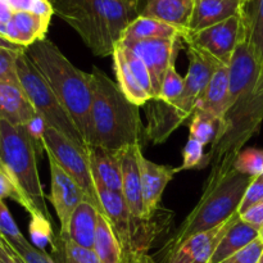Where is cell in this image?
Listing matches in <instances>:
<instances>
[{"label":"cell","instance_id":"21","mask_svg":"<svg viewBox=\"0 0 263 263\" xmlns=\"http://www.w3.org/2000/svg\"><path fill=\"white\" fill-rule=\"evenodd\" d=\"M195 0H144L140 15L154 18L179 28L182 36L189 28Z\"/></svg>","mask_w":263,"mask_h":263},{"label":"cell","instance_id":"4","mask_svg":"<svg viewBox=\"0 0 263 263\" xmlns=\"http://www.w3.org/2000/svg\"><path fill=\"white\" fill-rule=\"evenodd\" d=\"M91 145L121 151L145 139L140 110L98 67L91 71Z\"/></svg>","mask_w":263,"mask_h":263},{"label":"cell","instance_id":"53","mask_svg":"<svg viewBox=\"0 0 263 263\" xmlns=\"http://www.w3.org/2000/svg\"><path fill=\"white\" fill-rule=\"evenodd\" d=\"M252 0H241V3H243V7L244 5H247V4H249V3H251Z\"/></svg>","mask_w":263,"mask_h":263},{"label":"cell","instance_id":"27","mask_svg":"<svg viewBox=\"0 0 263 263\" xmlns=\"http://www.w3.org/2000/svg\"><path fill=\"white\" fill-rule=\"evenodd\" d=\"M94 252L100 263H126L123 249L107 216H98Z\"/></svg>","mask_w":263,"mask_h":263},{"label":"cell","instance_id":"33","mask_svg":"<svg viewBox=\"0 0 263 263\" xmlns=\"http://www.w3.org/2000/svg\"><path fill=\"white\" fill-rule=\"evenodd\" d=\"M210 166V157L204 153V145L193 136H189L182 151V163L177 167L179 172L185 170H200Z\"/></svg>","mask_w":263,"mask_h":263},{"label":"cell","instance_id":"8","mask_svg":"<svg viewBox=\"0 0 263 263\" xmlns=\"http://www.w3.org/2000/svg\"><path fill=\"white\" fill-rule=\"evenodd\" d=\"M44 151L53 156L59 166L79 185L85 195V199L91 203L100 213H103L98 187L92 175L91 164L86 148L77 145L61 133L46 126L43 140Z\"/></svg>","mask_w":263,"mask_h":263},{"label":"cell","instance_id":"12","mask_svg":"<svg viewBox=\"0 0 263 263\" xmlns=\"http://www.w3.org/2000/svg\"><path fill=\"white\" fill-rule=\"evenodd\" d=\"M181 39H154V40L126 41L121 40L123 46L135 53L148 67L153 84L154 99H158L162 82L172 64H175Z\"/></svg>","mask_w":263,"mask_h":263},{"label":"cell","instance_id":"28","mask_svg":"<svg viewBox=\"0 0 263 263\" xmlns=\"http://www.w3.org/2000/svg\"><path fill=\"white\" fill-rule=\"evenodd\" d=\"M113 66H115L116 77H117V85L121 89L122 94L130 100L133 104L138 107H143L149 100H152L151 95L140 86L138 80L131 72L127 62H126L125 55H123L121 48L117 45L115 46L113 50Z\"/></svg>","mask_w":263,"mask_h":263},{"label":"cell","instance_id":"47","mask_svg":"<svg viewBox=\"0 0 263 263\" xmlns=\"http://www.w3.org/2000/svg\"><path fill=\"white\" fill-rule=\"evenodd\" d=\"M0 238H2V236H0ZM3 241H4V240H3ZM4 244H5V247H7L8 254L4 257V258L0 259V263H23L22 259H21L20 257H18L17 254H15V252L13 251V249L10 248V247L8 246V244L5 243V241H4Z\"/></svg>","mask_w":263,"mask_h":263},{"label":"cell","instance_id":"2","mask_svg":"<svg viewBox=\"0 0 263 263\" xmlns=\"http://www.w3.org/2000/svg\"><path fill=\"white\" fill-rule=\"evenodd\" d=\"M25 53L74 121L86 145H91V72L87 73L73 66L46 37L26 48Z\"/></svg>","mask_w":263,"mask_h":263},{"label":"cell","instance_id":"19","mask_svg":"<svg viewBox=\"0 0 263 263\" xmlns=\"http://www.w3.org/2000/svg\"><path fill=\"white\" fill-rule=\"evenodd\" d=\"M37 115L21 84L0 81V120L25 126Z\"/></svg>","mask_w":263,"mask_h":263},{"label":"cell","instance_id":"13","mask_svg":"<svg viewBox=\"0 0 263 263\" xmlns=\"http://www.w3.org/2000/svg\"><path fill=\"white\" fill-rule=\"evenodd\" d=\"M238 216L236 213L217 228L185 239L179 247L163 254L161 263H210L218 243Z\"/></svg>","mask_w":263,"mask_h":263},{"label":"cell","instance_id":"30","mask_svg":"<svg viewBox=\"0 0 263 263\" xmlns=\"http://www.w3.org/2000/svg\"><path fill=\"white\" fill-rule=\"evenodd\" d=\"M53 252L58 263H100L94 249L77 246L63 235L57 236V247Z\"/></svg>","mask_w":263,"mask_h":263},{"label":"cell","instance_id":"22","mask_svg":"<svg viewBox=\"0 0 263 263\" xmlns=\"http://www.w3.org/2000/svg\"><path fill=\"white\" fill-rule=\"evenodd\" d=\"M241 13V0H195L187 31L203 30Z\"/></svg>","mask_w":263,"mask_h":263},{"label":"cell","instance_id":"29","mask_svg":"<svg viewBox=\"0 0 263 263\" xmlns=\"http://www.w3.org/2000/svg\"><path fill=\"white\" fill-rule=\"evenodd\" d=\"M247 40L253 48L257 58L263 63V0H252L243 7Z\"/></svg>","mask_w":263,"mask_h":263},{"label":"cell","instance_id":"36","mask_svg":"<svg viewBox=\"0 0 263 263\" xmlns=\"http://www.w3.org/2000/svg\"><path fill=\"white\" fill-rule=\"evenodd\" d=\"M185 87V77L180 76L179 72L176 71L175 64H172L164 76L163 82H162L161 91H159V100H163L164 103H174L175 100L181 97Z\"/></svg>","mask_w":263,"mask_h":263},{"label":"cell","instance_id":"42","mask_svg":"<svg viewBox=\"0 0 263 263\" xmlns=\"http://www.w3.org/2000/svg\"><path fill=\"white\" fill-rule=\"evenodd\" d=\"M259 203H263V175L253 177L248 189H247L246 194H244L238 213L241 215L246 211H248L249 208L259 204Z\"/></svg>","mask_w":263,"mask_h":263},{"label":"cell","instance_id":"35","mask_svg":"<svg viewBox=\"0 0 263 263\" xmlns=\"http://www.w3.org/2000/svg\"><path fill=\"white\" fill-rule=\"evenodd\" d=\"M118 46H120L121 50H122L123 55H125V58H126V62H127L131 72H133V74L135 76V79L138 80V82L140 84V86L143 87V89L145 90L149 95H151L152 99H154L153 84H152V77H151V73H149V71H148V67H146L145 63H144V62L141 61V59L139 58L135 53H133L130 49L126 48V46H123L121 43H118Z\"/></svg>","mask_w":263,"mask_h":263},{"label":"cell","instance_id":"48","mask_svg":"<svg viewBox=\"0 0 263 263\" xmlns=\"http://www.w3.org/2000/svg\"><path fill=\"white\" fill-rule=\"evenodd\" d=\"M0 46H2V48L10 49V50H15V51H25L26 50L25 48H22V46L12 43V41L8 40L7 37H4V36H2V35H0Z\"/></svg>","mask_w":263,"mask_h":263},{"label":"cell","instance_id":"49","mask_svg":"<svg viewBox=\"0 0 263 263\" xmlns=\"http://www.w3.org/2000/svg\"><path fill=\"white\" fill-rule=\"evenodd\" d=\"M254 92H256V94H263V63L261 64V71H259V77L258 81H257Z\"/></svg>","mask_w":263,"mask_h":263},{"label":"cell","instance_id":"46","mask_svg":"<svg viewBox=\"0 0 263 263\" xmlns=\"http://www.w3.org/2000/svg\"><path fill=\"white\" fill-rule=\"evenodd\" d=\"M126 263H157V261L148 252H141V253L134 254L130 259L126 261Z\"/></svg>","mask_w":263,"mask_h":263},{"label":"cell","instance_id":"11","mask_svg":"<svg viewBox=\"0 0 263 263\" xmlns=\"http://www.w3.org/2000/svg\"><path fill=\"white\" fill-rule=\"evenodd\" d=\"M187 57H189V68L185 76L184 91L179 99L171 103L182 122L192 117L195 110L199 108L213 72L221 67L215 61L193 48H187Z\"/></svg>","mask_w":263,"mask_h":263},{"label":"cell","instance_id":"10","mask_svg":"<svg viewBox=\"0 0 263 263\" xmlns=\"http://www.w3.org/2000/svg\"><path fill=\"white\" fill-rule=\"evenodd\" d=\"M97 187L103 207V215L107 216V218L109 220L110 225L120 240L121 247H122L126 261L130 259L134 254L148 252V249L143 244L140 234H139L133 216H131L130 210L126 204L122 193L112 192L103 186Z\"/></svg>","mask_w":263,"mask_h":263},{"label":"cell","instance_id":"26","mask_svg":"<svg viewBox=\"0 0 263 263\" xmlns=\"http://www.w3.org/2000/svg\"><path fill=\"white\" fill-rule=\"evenodd\" d=\"M182 32L179 28L154 18L138 15L123 31L121 40L138 41L154 39H181ZM120 40V41H121Z\"/></svg>","mask_w":263,"mask_h":263},{"label":"cell","instance_id":"24","mask_svg":"<svg viewBox=\"0 0 263 263\" xmlns=\"http://www.w3.org/2000/svg\"><path fill=\"white\" fill-rule=\"evenodd\" d=\"M259 238V230L253 228L249 223L244 222L240 216L235 218L233 225L230 226L223 238L218 243L215 253L210 263H222L229 257L235 254L240 249L246 248L248 244Z\"/></svg>","mask_w":263,"mask_h":263},{"label":"cell","instance_id":"43","mask_svg":"<svg viewBox=\"0 0 263 263\" xmlns=\"http://www.w3.org/2000/svg\"><path fill=\"white\" fill-rule=\"evenodd\" d=\"M25 127L26 130H27L30 138L32 139L33 144H35L36 151L37 152L44 151L43 140H44V133H45V128H46L45 121H44L40 116L36 115L35 117L27 123V125H25Z\"/></svg>","mask_w":263,"mask_h":263},{"label":"cell","instance_id":"32","mask_svg":"<svg viewBox=\"0 0 263 263\" xmlns=\"http://www.w3.org/2000/svg\"><path fill=\"white\" fill-rule=\"evenodd\" d=\"M51 221L44 217L40 213H31L30 223H28V234H30L31 244L37 249L45 251L50 244L53 249L57 247V236L54 235Z\"/></svg>","mask_w":263,"mask_h":263},{"label":"cell","instance_id":"31","mask_svg":"<svg viewBox=\"0 0 263 263\" xmlns=\"http://www.w3.org/2000/svg\"><path fill=\"white\" fill-rule=\"evenodd\" d=\"M221 120L215 117L211 113L205 110L197 109L194 115L192 116V120L189 123V136H193L197 140H199L203 145L213 144L218 135V128H220Z\"/></svg>","mask_w":263,"mask_h":263},{"label":"cell","instance_id":"23","mask_svg":"<svg viewBox=\"0 0 263 263\" xmlns=\"http://www.w3.org/2000/svg\"><path fill=\"white\" fill-rule=\"evenodd\" d=\"M99 213V211L91 203L82 200L72 215L66 234H59V235L66 236L77 246L92 249Z\"/></svg>","mask_w":263,"mask_h":263},{"label":"cell","instance_id":"16","mask_svg":"<svg viewBox=\"0 0 263 263\" xmlns=\"http://www.w3.org/2000/svg\"><path fill=\"white\" fill-rule=\"evenodd\" d=\"M138 161L139 171H140L144 215H145V221L149 222L159 208L162 194L166 190L167 185L174 179L175 175L179 174V170L177 167L163 166V164H157L149 161L146 157H144L143 148L139 151Z\"/></svg>","mask_w":263,"mask_h":263},{"label":"cell","instance_id":"54","mask_svg":"<svg viewBox=\"0 0 263 263\" xmlns=\"http://www.w3.org/2000/svg\"><path fill=\"white\" fill-rule=\"evenodd\" d=\"M258 263H263V253H262L261 258H259V261H258Z\"/></svg>","mask_w":263,"mask_h":263},{"label":"cell","instance_id":"14","mask_svg":"<svg viewBox=\"0 0 263 263\" xmlns=\"http://www.w3.org/2000/svg\"><path fill=\"white\" fill-rule=\"evenodd\" d=\"M49 159V170H50V202L53 204L55 215L58 216L59 223H61V233L66 234L68 229L69 221L74 210L79 207L80 203L85 199V195L79 185L73 181L71 176L64 172L58 164V162L53 158L49 153H46Z\"/></svg>","mask_w":263,"mask_h":263},{"label":"cell","instance_id":"38","mask_svg":"<svg viewBox=\"0 0 263 263\" xmlns=\"http://www.w3.org/2000/svg\"><path fill=\"white\" fill-rule=\"evenodd\" d=\"M3 240H4V239H3ZM4 241L15 252V254L22 259L23 263H58L53 256L46 253V251L37 249L28 240L25 241V243L18 244L8 243L7 240Z\"/></svg>","mask_w":263,"mask_h":263},{"label":"cell","instance_id":"9","mask_svg":"<svg viewBox=\"0 0 263 263\" xmlns=\"http://www.w3.org/2000/svg\"><path fill=\"white\" fill-rule=\"evenodd\" d=\"M247 37L243 13L199 31H187L181 40L220 66H229L236 46Z\"/></svg>","mask_w":263,"mask_h":263},{"label":"cell","instance_id":"51","mask_svg":"<svg viewBox=\"0 0 263 263\" xmlns=\"http://www.w3.org/2000/svg\"><path fill=\"white\" fill-rule=\"evenodd\" d=\"M8 254V251H7V247H5L4 241H3V239L0 238V259L4 258L5 256Z\"/></svg>","mask_w":263,"mask_h":263},{"label":"cell","instance_id":"15","mask_svg":"<svg viewBox=\"0 0 263 263\" xmlns=\"http://www.w3.org/2000/svg\"><path fill=\"white\" fill-rule=\"evenodd\" d=\"M143 148L141 144H134V145L126 146L122 154V195L126 200L131 216L136 223L140 238L145 248H149V236L146 235L143 226L139 223H144L145 215H144V203L143 195H141V182H140V171H139L138 154L139 151Z\"/></svg>","mask_w":263,"mask_h":263},{"label":"cell","instance_id":"45","mask_svg":"<svg viewBox=\"0 0 263 263\" xmlns=\"http://www.w3.org/2000/svg\"><path fill=\"white\" fill-rule=\"evenodd\" d=\"M239 216H240L244 222L249 223L251 226L259 230L263 226V203L253 205V207L249 208L248 211H246V212Z\"/></svg>","mask_w":263,"mask_h":263},{"label":"cell","instance_id":"5","mask_svg":"<svg viewBox=\"0 0 263 263\" xmlns=\"http://www.w3.org/2000/svg\"><path fill=\"white\" fill-rule=\"evenodd\" d=\"M36 146L25 126L0 120V166L15 185L28 213H40L53 222L37 170Z\"/></svg>","mask_w":263,"mask_h":263},{"label":"cell","instance_id":"34","mask_svg":"<svg viewBox=\"0 0 263 263\" xmlns=\"http://www.w3.org/2000/svg\"><path fill=\"white\" fill-rule=\"evenodd\" d=\"M234 170L251 177L263 175V149L246 148L238 154Z\"/></svg>","mask_w":263,"mask_h":263},{"label":"cell","instance_id":"6","mask_svg":"<svg viewBox=\"0 0 263 263\" xmlns=\"http://www.w3.org/2000/svg\"><path fill=\"white\" fill-rule=\"evenodd\" d=\"M252 180L253 177L233 170L216 185L203 189L199 202L168 239L162 256L179 247L185 239L217 228L236 215Z\"/></svg>","mask_w":263,"mask_h":263},{"label":"cell","instance_id":"41","mask_svg":"<svg viewBox=\"0 0 263 263\" xmlns=\"http://www.w3.org/2000/svg\"><path fill=\"white\" fill-rule=\"evenodd\" d=\"M262 253L263 240L258 238L254 241H252L251 244H248L246 248L240 249V251L236 252L235 254L229 257V258L225 259L222 263H258Z\"/></svg>","mask_w":263,"mask_h":263},{"label":"cell","instance_id":"55","mask_svg":"<svg viewBox=\"0 0 263 263\" xmlns=\"http://www.w3.org/2000/svg\"><path fill=\"white\" fill-rule=\"evenodd\" d=\"M49 2H50V3H53V0H49Z\"/></svg>","mask_w":263,"mask_h":263},{"label":"cell","instance_id":"20","mask_svg":"<svg viewBox=\"0 0 263 263\" xmlns=\"http://www.w3.org/2000/svg\"><path fill=\"white\" fill-rule=\"evenodd\" d=\"M146 126L144 127L145 139L153 144H161L182 125V120L176 109L163 100L152 99L145 104Z\"/></svg>","mask_w":263,"mask_h":263},{"label":"cell","instance_id":"17","mask_svg":"<svg viewBox=\"0 0 263 263\" xmlns=\"http://www.w3.org/2000/svg\"><path fill=\"white\" fill-rule=\"evenodd\" d=\"M123 149L113 151V149L99 145L86 146L97 186H103L112 192L122 193Z\"/></svg>","mask_w":263,"mask_h":263},{"label":"cell","instance_id":"37","mask_svg":"<svg viewBox=\"0 0 263 263\" xmlns=\"http://www.w3.org/2000/svg\"><path fill=\"white\" fill-rule=\"evenodd\" d=\"M0 236L8 243L12 244L27 241V239L22 235L21 230L18 229L15 221L13 220L12 213L5 205L4 200L2 199H0Z\"/></svg>","mask_w":263,"mask_h":263},{"label":"cell","instance_id":"1","mask_svg":"<svg viewBox=\"0 0 263 263\" xmlns=\"http://www.w3.org/2000/svg\"><path fill=\"white\" fill-rule=\"evenodd\" d=\"M261 62L247 39L239 43L229 63L230 95L218 135L208 152L211 172L203 189L217 184L234 170L236 157L261 127L263 122V94H256Z\"/></svg>","mask_w":263,"mask_h":263},{"label":"cell","instance_id":"50","mask_svg":"<svg viewBox=\"0 0 263 263\" xmlns=\"http://www.w3.org/2000/svg\"><path fill=\"white\" fill-rule=\"evenodd\" d=\"M123 2L128 3V4H130V5H133V7L136 8V9L139 10V13H140L141 8H143L144 0H123Z\"/></svg>","mask_w":263,"mask_h":263},{"label":"cell","instance_id":"3","mask_svg":"<svg viewBox=\"0 0 263 263\" xmlns=\"http://www.w3.org/2000/svg\"><path fill=\"white\" fill-rule=\"evenodd\" d=\"M54 14L71 26L98 57L112 55L123 31L140 15L123 0H53Z\"/></svg>","mask_w":263,"mask_h":263},{"label":"cell","instance_id":"18","mask_svg":"<svg viewBox=\"0 0 263 263\" xmlns=\"http://www.w3.org/2000/svg\"><path fill=\"white\" fill-rule=\"evenodd\" d=\"M50 21L51 17L36 13L14 12L9 22L5 25L3 36L26 49L36 41L45 39Z\"/></svg>","mask_w":263,"mask_h":263},{"label":"cell","instance_id":"7","mask_svg":"<svg viewBox=\"0 0 263 263\" xmlns=\"http://www.w3.org/2000/svg\"><path fill=\"white\" fill-rule=\"evenodd\" d=\"M17 74L21 86L25 90L36 113L45 121L46 126L61 133L77 145L86 148V143L74 121L64 109L55 92L25 51L18 55Z\"/></svg>","mask_w":263,"mask_h":263},{"label":"cell","instance_id":"52","mask_svg":"<svg viewBox=\"0 0 263 263\" xmlns=\"http://www.w3.org/2000/svg\"><path fill=\"white\" fill-rule=\"evenodd\" d=\"M259 239H261V240H263V226L261 229H259Z\"/></svg>","mask_w":263,"mask_h":263},{"label":"cell","instance_id":"39","mask_svg":"<svg viewBox=\"0 0 263 263\" xmlns=\"http://www.w3.org/2000/svg\"><path fill=\"white\" fill-rule=\"evenodd\" d=\"M23 51L10 50L0 46V81L20 84L17 74V59Z\"/></svg>","mask_w":263,"mask_h":263},{"label":"cell","instance_id":"44","mask_svg":"<svg viewBox=\"0 0 263 263\" xmlns=\"http://www.w3.org/2000/svg\"><path fill=\"white\" fill-rule=\"evenodd\" d=\"M9 198V199H13L14 202H17L18 204L23 207V199L21 197L20 192L15 187V185L13 184V181L10 180V177L8 176L7 172L2 168L0 166V199L4 200Z\"/></svg>","mask_w":263,"mask_h":263},{"label":"cell","instance_id":"25","mask_svg":"<svg viewBox=\"0 0 263 263\" xmlns=\"http://www.w3.org/2000/svg\"><path fill=\"white\" fill-rule=\"evenodd\" d=\"M230 81H229V66H221L213 72L210 80L204 98L198 109L211 113L218 120H222L229 105Z\"/></svg>","mask_w":263,"mask_h":263},{"label":"cell","instance_id":"40","mask_svg":"<svg viewBox=\"0 0 263 263\" xmlns=\"http://www.w3.org/2000/svg\"><path fill=\"white\" fill-rule=\"evenodd\" d=\"M13 12H31L53 17V4L49 0H5Z\"/></svg>","mask_w":263,"mask_h":263}]
</instances>
